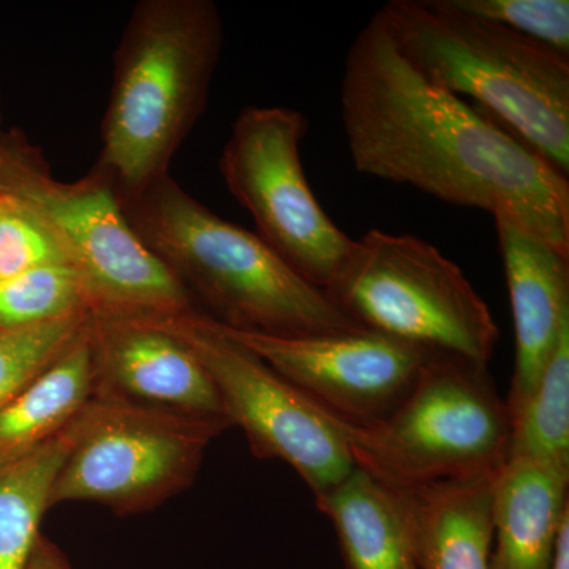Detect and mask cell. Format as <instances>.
<instances>
[{"mask_svg":"<svg viewBox=\"0 0 569 569\" xmlns=\"http://www.w3.org/2000/svg\"><path fill=\"white\" fill-rule=\"evenodd\" d=\"M496 227L515 323V369L507 399L512 419L537 388L569 325V254L507 219H496Z\"/></svg>","mask_w":569,"mask_h":569,"instance_id":"obj_13","label":"cell"},{"mask_svg":"<svg viewBox=\"0 0 569 569\" xmlns=\"http://www.w3.org/2000/svg\"><path fill=\"white\" fill-rule=\"evenodd\" d=\"M59 261L66 263L61 249L31 209L0 190V282Z\"/></svg>","mask_w":569,"mask_h":569,"instance_id":"obj_23","label":"cell"},{"mask_svg":"<svg viewBox=\"0 0 569 569\" xmlns=\"http://www.w3.org/2000/svg\"><path fill=\"white\" fill-rule=\"evenodd\" d=\"M347 569H418L399 492L361 468L317 497Z\"/></svg>","mask_w":569,"mask_h":569,"instance_id":"obj_16","label":"cell"},{"mask_svg":"<svg viewBox=\"0 0 569 569\" xmlns=\"http://www.w3.org/2000/svg\"><path fill=\"white\" fill-rule=\"evenodd\" d=\"M508 458L569 468V325L522 410L511 419Z\"/></svg>","mask_w":569,"mask_h":569,"instance_id":"obj_19","label":"cell"},{"mask_svg":"<svg viewBox=\"0 0 569 569\" xmlns=\"http://www.w3.org/2000/svg\"><path fill=\"white\" fill-rule=\"evenodd\" d=\"M216 325L331 417L351 426L388 417L413 388L430 355L367 329L284 337Z\"/></svg>","mask_w":569,"mask_h":569,"instance_id":"obj_11","label":"cell"},{"mask_svg":"<svg viewBox=\"0 0 569 569\" xmlns=\"http://www.w3.org/2000/svg\"><path fill=\"white\" fill-rule=\"evenodd\" d=\"M0 134H2V130H0Z\"/></svg>","mask_w":569,"mask_h":569,"instance_id":"obj_26","label":"cell"},{"mask_svg":"<svg viewBox=\"0 0 569 569\" xmlns=\"http://www.w3.org/2000/svg\"><path fill=\"white\" fill-rule=\"evenodd\" d=\"M340 107L359 173L490 212L569 254L568 174L427 80L377 13L348 50Z\"/></svg>","mask_w":569,"mask_h":569,"instance_id":"obj_1","label":"cell"},{"mask_svg":"<svg viewBox=\"0 0 569 569\" xmlns=\"http://www.w3.org/2000/svg\"><path fill=\"white\" fill-rule=\"evenodd\" d=\"M93 392L96 369L88 325L52 365L0 408V466L61 433L84 410Z\"/></svg>","mask_w":569,"mask_h":569,"instance_id":"obj_17","label":"cell"},{"mask_svg":"<svg viewBox=\"0 0 569 569\" xmlns=\"http://www.w3.org/2000/svg\"><path fill=\"white\" fill-rule=\"evenodd\" d=\"M452 9L488 21L569 58L568 0H448Z\"/></svg>","mask_w":569,"mask_h":569,"instance_id":"obj_22","label":"cell"},{"mask_svg":"<svg viewBox=\"0 0 569 569\" xmlns=\"http://www.w3.org/2000/svg\"><path fill=\"white\" fill-rule=\"evenodd\" d=\"M78 313L91 316L88 296L80 277L62 261L0 282V326L37 325Z\"/></svg>","mask_w":569,"mask_h":569,"instance_id":"obj_20","label":"cell"},{"mask_svg":"<svg viewBox=\"0 0 569 569\" xmlns=\"http://www.w3.org/2000/svg\"><path fill=\"white\" fill-rule=\"evenodd\" d=\"M77 427L78 418L47 443L0 466V569H24Z\"/></svg>","mask_w":569,"mask_h":569,"instance_id":"obj_18","label":"cell"},{"mask_svg":"<svg viewBox=\"0 0 569 569\" xmlns=\"http://www.w3.org/2000/svg\"><path fill=\"white\" fill-rule=\"evenodd\" d=\"M227 419L197 418L93 392L51 490V507L93 501L144 511L193 481Z\"/></svg>","mask_w":569,"mask_h":569,"instance_id":"obj_8","label":"cell"},{"mask_svg":"<svg viewBox=\"0 0 569 569\" xmlns=\"http://www.w3.org/2000/svg\"><path fill=\"white\" fill-rule=\"evenodd\" d=\"M569 468L508 458L493 478L489 569H552L569 520Z\"/></svg>","mask_w":569,"mask_h":569,"instance_id":"obj_14","label":"cell"},{"mask_svg":"<svg viewBox=\"0 0 569 569\" xmlns=\"http://www.w3.org/2000/svg\"><path fill=\"white\" fill-rule=\"evenodd\" d=\"M377 14L427 80L475 100V108L568 174L567 56L460 13L448 0H391Z\"/></svg>","mask_w":569,"mask_h":569,"instance_id":"obj_4","label":"cell"},{"mask_svg":"<svg viewBox=\"0 0 569 569\" xmlns=\"http://www.w3.org/2000/svg\"><path fill=\"white\" fill-rule=\"evenodd\" d=\"M302 112L287 107H247L220 153L224 186L249 211L257 234L316 287H328L353 249L307 181Z\"/></svg>","mask_w":569,"mask_h":569,"instance_id":"obj_10","label":"cell"},{"mask_svg":"<svg viewBox=\"0 0 569 569\" xmlns=\"http://www.w3.org/2000/svg\"><path fill=\"white\" fill-rule=\"evenodd\" d=\"M89 321V313H78L37 325L0 326V408L52 365Z\"/></svg>","mask_w":569,"mask_h":569,"instance_id":"obj_21","label":"cell"},{"mask_svg":"<svg viewBox=\"0 0 569 569\" xmlns=\"http://www.w3.org/2000/svg\"><path fill=\"white\" fill-rule=\"evenodd\" d=\"M223 48L211 0H141L114 52L102 148L92 171L121 203L168 176L203 114Z\"/></svg>","mask_w":569,"mask_h":569,"instance_id":"obj_2","label":"cell"},{"mask_svg":"<svg viewBox=\"0 0 569 569\" xmlns=\"http://www.w3.org/2000/svg\"><path fill=\"white\" fill-rule=\"evenodd\" d=\"M121 204L138 238L224 328L284 337L365 329L260 236L213 213L170 174Z\"/></svg>","mask_w":569,"mask_h":569,"instance_id":"obj_3","label":"cell"},{"mask_svg":"<svg viewBox=\"0 0 569 569\" xmlns=\"http://www.w3.org/2000/svg\"><path fill=\"white\" fill-rule=\"evenodd\" d=\"M24 569H71L69 560L61 549L44 535H39L33 542Z\"/></svg>","mask_w":569,"mask_h":569,"instance_id":"obj_24","label":"cell"},{"mask_svg":"<svg viewBox=\"0 0 569 569\" xmlns=\"http://www.w3.org/2000/svg\"><path fill=\"white\" fill-rule=\"evenodd\" d=\"M0 190L20 198L47 228L88 296L92 317L168 318L193 312L192 296L138 238L121 200L91 170L56 179L18 132L0 134Z\"/></svg>","mask_w":569,"mask_h":569,"instance_id":"obj_5","label":"cell"},{"mask_svg":"<svg viewBox=\"0 0 569 569\" xmlns=\"http://www.w3.org/2000/svg\"><path fill=\"white\" fill-rule=\"evenodd\" d=\"M496 475L397 490L418 569H489Z\"/></svg>","mask_w":569,"mask_h":569,"instance_id":"obj_15","label":"cell"},{"mask_svg":"<svg viewBox=\"0 0 569 569\" xmlns=\"http://www.w3.org/2000/svg\"><path fill=\"white\" fill-rule=\"evenodd\" d=\"M552 569H569V520L561 529Z\"/></svg>","mask_w":569,"mask_h":569,"instance_id":"obj_25","label":"cell"},{"mask_svg":"<svg viewBox=\"0 0 569 569\" xmlns=\"http://www.w3.org/2000/svg\"><path fill=\"white\" fill-rule=\"evenodd\" d=\"M367 331L488 365L498 328L473 284L437 247L411 234L367 231L325 288Z\"/></svg>","mask_w":569,"mask_h":569,"instance_id":"obj_7","label":"cell"},{"mask_svg":"<svg viewBox=\"0 0 569 569\" xmlns=\"http://www.w3.org/2000/svg\"><path fill=\"white\" fill-rule=\"evenodd\" d=\"M339 422L355 466L395 490L492 477L511 440L507 400L489 366L447 353L427 356L388 417L367 426Z\"/></svg>","mask_w":569,"mask_h":569,"instance_id":"obj_6","label":"cell"},{"mask_svg":"<svg viewBox=\"0 0 569 569\" xmlns=\"http://www.w3.org/2000/svg\"><path fill=\"white\" fill-rule=\"evenodd\" d=\"M89 336L96 392L190 417L227 419L200 359L163 326L149 318L91 317Z\"/></svg>","mask_w":569,"mask_h":569,"instance_id":"obj_12","label":"cell"},{"mask_svg":"<svg viewBox=\"0 0 569 569\" xmlns=\"http://www.w3.org/2000/svg\"><path fill=\"white\" fill-rule=\"evenodd\" d=\"M149 320L181 339L200 359L224 418L230 426L241 427L257 458L283 460L316 498L355 470L340 422L252 351L223 335L212 318L193 310Z\"/></svg>","mask_w":569,"mask_h":569,"instance_id":"obj_9","label":"cell"}]
</instances>
